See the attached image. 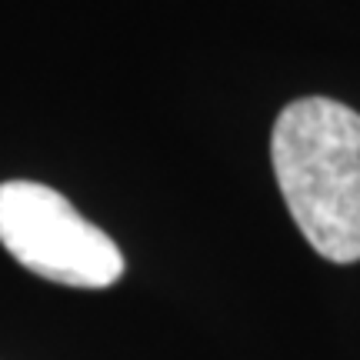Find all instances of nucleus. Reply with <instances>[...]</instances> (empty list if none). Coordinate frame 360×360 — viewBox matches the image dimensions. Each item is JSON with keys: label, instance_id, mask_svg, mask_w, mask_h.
I'll list each match as a JSON object with an SVG mask.
<instances>
[{"label": "nucleus", "instance_id": "f257e3e1", "mask_svg": "<svg viewBox=\"0 0 360 360\" xmlns=\"http://www.w3.org/2000/svg\"><path fill=\"white\" fill-rule=\"evenodd\" d=\"M297 231L334 264L360 260V114L330 97L287 103L270 137Z\"/></svg>", "mask_w": 360, "mask_h": 360}, {"label": "nucleus", "instance_id": "f03ea898", "mask_svg": "<svg viewBox=\"0 0 360 360\" xmlns=\"http://www.w3.org/2000/svg\"><path fill=\"white\" fill-rule=\"evenodd\" d=\"M0 244L20 267L64 287L103 290L124 277L120 247L37 180L0 184Z\"/></svg>", "mask_w": 360, "mask_h": 360}]
</instances>
